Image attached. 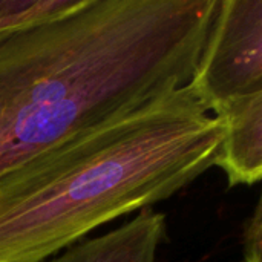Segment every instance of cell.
<instances>
[{"label": "cell", "instance_id": "1", "mask_svg": "<svg viewBox=\"0 0 262 262\" xmlns=\"http://www.w3.org/2000/svg\"><path fill=\"white\" fill-rule=\"evenodd\" d=\"M221 0H80L0 41V177L192 83Z\"/></svg>", "mask_w": 262, "mask_h": 262}, {"label": "cell", "instance_id": "2", "mask_svg": "<svg viewBox=\"0 0 262 262\" xmlns=\"http://www.w3.org/2000/svg\"><path fill=\"white\" fill-rule=\"evenodd\" d=\"M190 84L0 177V262H45L218 166L224 124Z\"/></svg>", "mask_w": 262, "mask_h": 262}, {"label": "cell", "instance_id": "3", "mask_svg": "<svg viewBox=\"0 0 262 262\" xmlns=\"http://www.w3.org/2000/svg\"><path fill=\"white\" fill-rule=\"evenodd\" d=\"M190 88L215 114L262 91V0H221Z\"/></svg>", "mask_w": 262, "mask_h": 262}, {"label": "cell", "instance_id": "4", "mask_svg": "<svg viewBox=\"0 0 262 262\" xmlns=\"http://www.w3.org/2000/svg\"><path fill=\"white\" fill-rule=\"evenodd\" d=\"M166 235V216L150 209L120 227L81 239L45 262H157Z\"/></svg>", "mask_w": 262, "mask_h": 262}, {"label": "cell", "instance_id": "5", "mask_svg": "<svg viewBox=\"0 0 262 262\" xmlns=\"http://www.w3.org/2000/svg\"><path fill=\"white\" fill-rule=\"evenodd\" d=\"M224 140L218 166L229 184H255L262 180V91L230 103L218 114Z\"/></svg>", "mask_w": 262, "mask_h": 262}, {"label": "cell", "instance_id": "6", "mask_svg": "<svg viewBox=\"0 0 262 262\" xmlns=\"http://www.w3.org/2000/svg\"><path fill=\"white\" fill-rule=\"evenodd\" d=\"M80 0H0V41L74 9Z\"/></svg>", "mask_w": 262, "mask_h": 262}, {"label": "cell", "instance_id": "7", "mask_svg": "<svg viewBox=\"0 0 262 262\" xmlns=\"http://www.w3.org/2000/svg\"><path fill=\"white\" fill-rule=\"evenodd\" d=\"M244 259L262 262V190L244 230Z\"/></svg>", "mask_w": 262, "mask_h": 262}]
</instances>
